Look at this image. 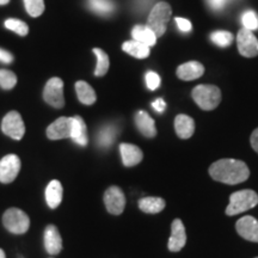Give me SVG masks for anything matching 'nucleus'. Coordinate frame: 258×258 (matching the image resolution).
Segmentation results:
<instances>
[{"instance_id":"4c0bfd02","label":"nucleus","mask_w":258,"mask_h":258,"mask_svg":"<svg viewBox=\"0 0 258 258\" xmlns=\"http://www.w3.org/2000/svg\"><path fill=\"white\" fill-rule=\"evenodd\" d=\"M251 146L258 153V128L254 129L252 135H251Z\"/></svg>"},{"instance_id":"9d476101","label":"nucleus","mask_w":258,"mask_h":258,"mask_svg":"<svg viewBox=\"0 0 258 258\" xmlns=\"http://www.w3.org/2000/svg\"><path fill=\"white\" fill-rule=\"evenodd\" d=\"M238 50L245 57L258 55V40L251 30L243 28L238 32Z\"/></svg>"},{"instance_id":"dca6fc26","label":"nucleus","mask_w":258,"mask_h":258,"mask_svg":"<svg viewBox=\"0 0 258 258\" xmlns=\"http://www.w3.org/2000/svg\"><path fill=\"white\" fill-rule=\"evenodd\" d=\"M205 73V67L198 61H190V62L183 63L177 69V76L182 80H195L203 76Z\"/></svg>"},{"instance_id":"4468645a","label":"nucleus","mask_w":258,"mask_h":258,"mask_svg":"<svg viewBox=\"0 0 258 258\" xmlns=\"http://www.w3.org/2000/svg\"><path fill=\"white\" fill-rule=\"evenodd\" d=\"M44 247L51 256H55L62 250V238L56 226L48 225L44 230Z\"/></svg>"},{"instance_id":"4be33fe9","label":"nucleus","mask_w":258,"mask_h":258,"mask_svg":"<svg viewBox=\"0 0 258 258\" xmlns=\"http://www.w3.org/2000/svg\"><path fill=\"white\" fill-rule=\"evenodd\" d=\"M139 208L140 211L147 214H157L165 208V200L161 198H144L139 201Z\"/></svg>"},{"instance_id":"72a5a7b5","label":"nucleus","mask_w":258,"mask_h":258,"mask_svg":"<svg viewBox=\"0 0 258 258\" xmlns=\"http://www.w3.org/2000/svg\"><path fill=\"white\" fill-rule=\"evenodd\" d=\"M176 23H177V25H178V29L182 32H189L190 30H191V23H190L188 19L177 17Z\"/></svg>"},{"instance_id":"e433bc0d","label":"nucleus","mask_w":258,"mask_h":258,"mask_svg":"<svg viewBox=\"0 0 258 258\" xmlns=\"http://www.w3.org/2000/svg\"><path fill=\"white\" fill-rule=\"evenodd\" d=\"M12 60H14L12 54H10L9 51H6L0 48V61L4 63H10V62H12Z\"/></svg>"},{"instance_id":"0eeeda50","label":"nucleus","mask_w":258,"mask_h":258,"mask_svg":"<svg viewBox=\"0 0 258 258\" xmlns=\"http://www.w3.org/2000/svg\"><path fill=\"white\" fill-rule=\"evenodd\" d=\"M43 99L53 108L61 109L64 105L63 82L60 78H51L48 80L43 90Z\"/></svg>"},{"instance_id":"393cba45","label":"nucleus","mask_w":258,"mask_h":258,"mask_svg":"<svg viewBox=\"0 0 258 258\" xmlns=\"http://www.w3.org/2000/svg\"><path fill=\"white\" fill-rule=\"evenodd\" d=\"M88 6L101 16H109L115 11V3L112 0H88Z\"/></svg>"},{"instance_id":"f3484780","label":"nucleus","mask_w":258,"mask_h":258,"mask_svg":"<svg viewBox=\"0 0 258 258\" xmlns=\"http://www.w3.org/2000/svg\"><path fill=\"white\" fill-rule=\"evenodd\" d=\"M135 123L141 134L146 138H154L157 135V128L154 120L146 111H138L135 115Z\"/></svg>"},{"instance_id":"c9c22d12","label":"nucleus","mask_w":258,"mask_h":258,"mask_svg":"<svg viewBox=\"0 0 258 258\" xmlns=\"http://www.w3.org/2000/svg\"><path fill=\"white\" fill-rule=\"evenodd\" d=\"M208 3L213 10L219 11V10H222L225 8V5L227 4L228 0H208Z\"/></svg>"},{"instance_id":"412c9836","label":"nucleus","mask_w":258,"mask_h":258,"mask_svg":"<svg viewBox=\"0 0 258 258\" xmlns=\"http://www.w3.org/2000/svg\"><path fill=\"white\" fill-rule=\"evenodd\" d=\"M132 36L133 40L141 42L148 47H152L157 42V35L154 34L153 30H151L147 25H137L132 30Z\"/></svg>"},{"instance_id":"2f4dec72","label":"nucleus","mask_w":258,"mask_h":258,"mask_svg":"<svg viewBox=\"0 0 258 258\" xmlns=\"http://www.w3.org/2000/svg\"><path fill=\"white\" fill-rule=\"evenodd\" d=\"M241 23H243L244 28L247 30H254L258 27V17L253 11H245L243 16H241Z\"/></svg>"},{"instance_id":"a19ab883","label":"nucleus","mask_w":258,"mask_h":258,"mask_svg":"<svg viewBox=\"0 0 258 258\" xmlns=\"http://www.w3.org/2000/svg\"><path fill=\"white\" fill-rule=\"evenodd\" d=\"M256 258H258V257H256Z\"/></svg>"},{"instance_id":"1a4fd4ad","label":"nucleus","mask_w":258,"mask_h":258,"mask_svg":"<svg viewBox=\"0 0 258 258\" xmlns=\"http://www.w3.org/2000/svg\"><path fill=\"white\" fill-rule=\"evenodd\" d=\"M104 203L108 212L112 215H120L125 207V196L121 188L112 185L106 189L104 194Z\"/></svg>"},{"instance_id":"a878e982","label":"nucleus","mask_w":258,"mask_h":258,"mask_svg":"<svg viewBox=\"0 0 258 258\" xmlns=\"http://www.w3.org/2000/svg\"><path fill=\"white\" fill-rule=\"evenodd\" d=\"M116 134H117V131H116L115 125H105L99 131L98 137H97V143L103 148L110 147L115 141Z\"/></svg>"},{"instance_id":"2eb2a0df","label":"nucleus","mask_w":258,"mask_h":258,"mask_svg":"<svg viewBox=\"0 0 258 258\" xmlns=\"http://www.w3.org/2000/svg\"><path fill=\"white\" fill-rule=\"evenodd\" d=\"M120 152L122 157L123 165L127 167H132L138 165L144 158L143 151L138 146L132 144H121L120 145Z\"/></svg>"},{"instance_id":"f257e3e1","label":"nucleus","mask_w":258,"mask_h":258,"mask_svg":"<svg viewBox=\"0 0 258 258\" xmlns=\"http://www.w3.org/2000/svg\"><path fill=\"white\" fill-rule=\"evenodd\" d=\"M209 175L213 179L225 184H239L250 177V170L241 160L220 159L209 167Z\"/></svg>"},{"instance_id":"c756f323","label":"nucleus","mask_w":258,"mask_h":258,"mask_svg":"<svg viewBox=\"0 0 258 258\" xmlns=\"http://www.w3.org/2000/svg\"><path fill=\"white\" fill-rule=\"evenodd\" d=\"M5 27L9 30L15 31L16 34H18L19 36H27L29 32V27L24 22L19 21V19H14L10 18L5 22Z\"/></svg>"},{"instance_id":"20e7f679","label":"nucleus","mask_w":258,"mask_h":258,"mask_svg":"<svg viewBox=\"0 0 258 258\" xmlns=\"http://www.w3.org/2000/svg\"><path fill=\"white\" fill-rule=\"evenodd\" d=\"M171 14H172V10L167 3L160 2L153 6L150 17H148L147 27L154 31L157 37L163 36L165 34L166 24L170 21Z\"/></svg>"},{"instance_id":"39448f33","label":"nucleus","mask_w":258,"mask_h":258,"mask_svg":"<svg viewBox=\"0 0 258 258\" xmlns=\"http://www.w3.org/2000/svg\"><path fill=\"white\" fill-rule=\"evenodd\" d=\"M3 224L11 233L23 234L30 227V219L22 209L10 208L3 215Z\"/></svg>"},{"instance_id":"f03ea898","label":"nucleus","mask_w":258,"mask_h":258,"mask_svg":"<svg viewBox=\"0 0 258 258\" xmlns=\"http://www.w3.org/2000/svg\"><path fill=\"white\" fill-rule=\"evenodd\" d=\"M258 205V195L256 191L251 189L240 190V191L233 192L230 196V203L226 208V214L237 215L244 213L249 209L256 207Z\"/></svg>"},{"instance_id":"f8f14e48","label":"nucleus","mask_w":258,"mask_h":258,"mask_svg":"<svg viewBox=\"0 0 258 258\" xmlns=\"http://www.w3.org/2000/svg\"><path fill=\"white\" fill-rule=\"evenodd\" d=\"M72 132V117H60L47 128V137L50 140H61L71 138Z\"/></svg>"},{"instance_id":"b1692460","label":"nucleus","mask_w":258,"mask_h":258,"mask_svg":"<svg viewBox=\"0 0 258 258\" xmlns=\"http://www.w3.org/2000/svg\"><path fill=\"white\" fill-rule=\"evenodd\" d=\"M76 91L78 95V99L83 104L92 105L96 102L97 96L95 90L85 82H78L76 84Z\"/></svg>"},{"instance_id":"7c9ffc66","label":"nucleus","mask_w":258,"mask_h":258,"mask_svg":"<svg viewBox=\"0 0 258 258\" xmlns=\"http://www.w3.org/2000/svg\"><path fill=\"white\" fill-rule=\"evenodd\" d=\"M25 9L31 17H38L43 14L44 11V2L43 0H24Z\"/></svg>"},{"instance_id":"6e6552de","label":"nucleus","mask_w":258,"mask_h":258,"mask_svg":"<svg viewBox=\"0 0 258 258\" xmlns=\"http://www.w3.org/2000/svg\"><path fill=\"white\" fill-rule=\"evenodd\" d=\"M21 171V159L16 154H8L0 160V182L12 183Z\"/></svg>"},{"instance_id":"473e14b6","label":"nucleus","mask_w":258,"mask_h":258,"mask_svg":"<svg viewBox=\"0 0 258 258\" xmlns=\"http://www.w3.org/2000/svg\"><path fill=\"white\" fill-rule=\"evenodd\" d=\"M146 84L150 90H157L160 85V77L156 72L146 73Z\"/></svg>"},{"instance_id":"ea45409f","label":"nucleus","mask_w":258,"mask_h":258,"mask_svg":"<svg viewBox=\"0 0 258 258\" xmlns=\"http://www.w3.org/2000/svg\"><path fill=\"white\" fill-rule=\"evenodd\" d=\"M0 258H6L5 252H4V250H3V249H0Z\"/></svg>"},{"instance_id":"6ab92c4d","label":"nucleus","mask_w":258,"mask_h":258,"mask_svg":"<svg viewBox=\"0 0 258 258\" xmlns=\"http://www.w3.org/2000/svg\"><path fill=\"white\" fill-rule=\"evenodd\" d=\"M63 188L57 179H53L46 188V201L48 207L50 209H55L60 206L62 201Z\"/></svg>"},{"instance_id":"cd10ccee","label":"nucleus","mask_w":258,"mask_h":258,"mask_svg":"<svg viewBox=\"0 0 258 258\" xmlns=\"http://www.w3.org/2000/svg\"><path fill=\"white\" fill-rule=\"evenodd\" d=\"M211 40L219 47H227L233 42V35L228 31H214L211 34Z\"/></svg>"},{"instance_id":"aec40b11","label":"nucleus","mask_w":258,"mask_h":258,"mask_svg":"<svg viewBox=\"0 0 258 258\" xmlns=\"http://www.w3.org/2000/svg\"><path fill=\"white\" fill-rule=\"evenodd\" d=\"M175 129L180 139H189L195 132V122L190 116L180 114L175 118Z\"/></svg>"},{"instance_id":"58836bf2","label":"nucleus","mask_w":258,"mask_h":258,"mask_svg":"<svg viewBox=\"0 0 258 258\" xmlns=\"http://www.w3.org/2000/svg\"><path fill=\"white\" fill-rule=\"evenodd\" d=\"M10 3V0H0V5H6V4H9Z\"/></svg>"},{"instance_id":"a211bd4d","label":"nucleus","mask_w":258,"mask_h":258,"mask_svg":"<svg viewBox=\"0 0 258 258\" xmlns=\"http://www.w3.org/2000/svg\"><path fill=\"white\" fill-rule=\"evenodd\" d=\"M71 139L79 146H86L88 145V128H86L85 121L80 116H73L72 117V132H71Z\"/></svg>"},{"instance_id":"c85d7f7f","label":"nucleus","mask_w":258,"mask_h":258,"mask_svg":"<svg viewBox=\"0 0 258 258\" xmlns=\"http://www.w3.org/2000/svg\"><path fill=\"white\" fill-rule=\"evenodd\" d=\"M17 84V77L8 70H0V86L4 90H11Z\"/></svg>"},{"instance_id":"9b49d317","label":"nucleus","mask_w":258,"mask_h":258,"mask_svg":"<svg viewBox=\"0 0 258 258\" xmlns=\"http://www.w3.org/2000/svg\"><path fill=\"white\" fill-rule=\"evenodd\" d=\"M186 243V233L185 227L182 220L175 219L171 225V237L169 239V250L171 252H178L185 246Z\"/></svg>"},{"instance_id":"5701e85b","label":"nucleus","mask_w":258,"mask_h":258,"mask_svg":"<svg viewBox=\"0 0 258 258\" xmlns=\"http://www.w3.org/2000/svg\"><path fill=\"white\" fill-rule=\"evenodd\" d=\"M122 49L125 53H128L129 55L138 57V59H146L150 55V47L135 40L124 42L123 46H122Z\"/></svg>"},{"instance_id":"ddd939ff","label":"nucleus","mask_w":258,"mask_h":258,"mask_svg":"<svg viewBox=\"0 0 258 258\" xmlns=\"http://www.w3.org/2000/svg\"><path fill=\"white\" fill-rule=\"evenodd\" d=\"M238 234L243 237L244 239L258 243V220L253 217H243L235 224Z\"/></svg>"},{"instance_id":"423d86ee","label":"nucleus","mask_w":258,"mask_h":258,"mask_svg":"<svg viewBox=\"0 0 258 258\" xmlns=\"http://www.w3.org/2000/svg\"><path fill=\"white\" fill-rule=\"evenodd\" d=\"M3 133L14 140H21L24 137L25 125L22 116L17 111H10L5 115L2 122Z\"/></svg>"},{"instance_id":"f704fd0d","label":"nucleus","mask_w":258,"mask_h":258,"mask_svg":"<svg viewBox=\"0 0 258 258\" xmlns=\"http://www.w3.org/2000/svg\"><path fill=\"white\" fill-rule=\"evenodd\" d=\"M152 108L157 112H159V114H160V112H163L164 110H165L166 103H165V101H164L163 98H158V99H156V101L152 103Z\"/></svg>"},{"instance_id":"7ed1b4c3","label":"nucleus","mask_w":258,"mask_h":258,"mask_svg":"<svg viewBox=\"0 0 258 258\" xmlns=\"http://www.w3.org/2000/svg\"><path fill=\"white\" fill-rule=\"evenodd\" d=\"M192 99L202 110H213L220 104L221 92L215 85H199L192 90Z\"/></svg>"},{"instance_id":"bb28decb","label":"nucleus","mask_w":258,"mask_h":258,"mask_svg":"<svg viewBox=\"0 0 258 258\" xmlns=\"http://www.w3.org/2000/svg\"><path fill=\"white\" fill-rule=\"evenodd\" d=\"M93 53L97 57V66L95 74L97 77H103L105 76L106 72L109 70V56L104 50H102L101 48H93Z\"/></svg>"}]
</instances>
